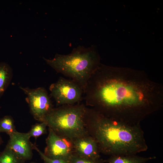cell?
<instances>
[{"label":"cell","mask_w":163,"mask_h":163,"mask_svg":"<svg viewBox=\"0 0 163 163\" xmlns=\"http://www.w3.org/2000/svg\"><path fill=\"white\" fill-rule=\"evenodd\" d=\"M86 104L126 123L140 122L162 107L163 88L144 72L101 63L84 91Z\"/></svg>","instance_id":"obj_1"},{"label":"cell","mask_w":163,"mask_h":163,"mask_svg":"<svg viewBox=\"0 0 163 163\" xmlns=\"http://www.w3.org/2000/svg\"><path fill=\"white\" fill-rule=\"evenodd\" d=\"M84 120L88 133L97 142L100 153L110 156L135 155L148 149L140 124L119 121L86 107Z\"/></svg>","instance_id":"obj_2"},{"label":"cell","mask_w":163,"mask_h":163,"mask_svg":"<svg viewBox=\"0 0 163 163\" xmlns=\"http://www.w3.org/2000/svg\"><path fill=\"white\" fill-rule=\"evenodd\" d=\"M43 58L57 72L77 83L83 91L90 77L101 63L100 56L94 45L88 48L80 46L69 54H56L52 59Z\"/></svg>","instance_id":"obj_3"},{"label":"cell","mask_w":163,"mask_h":163,"mask_svg":"<svg viewBox=\"0 0 163 163\" xmlns=\"http://www.w3.org/2000/svg\"><path fill=\"white\" fill-rule=\"evenodd\" d=\"M86 107L84 104H78L53 108L43 122L57 135L72 141L89 135L84 120Z\"/></svg>","instance_id":"obj_4"},{"label":"cell","mask_w":163,"mask_h":163,"mask_svg":"<svg viewBox=\"0 0 163 163\" xmlns=\"http://www.w3.org/2000/svg\"><path fill=\"white\" fill-rule=\"evenodd\" d=\"M49 90L57 106L75 104L83 98L84 91L81 86L72 79L62 77L51 84Z\"/></svg>","instance_id":"obj_5"},{"label":"cell","mask_w":163,"mask_h":163,"mask_svg":"<svg viewBox=\"0 0 163 163\" xmlns=\"http://www.w3.org/2000/svg\"><path fill=\"white\" fill-rule=\"evenodd\" d=\"M20 88L27 95V101L34 118L40 122H43L45 117L53 108L45 88L40 87L31 89L21 86Z\"/></svg>","instance_id":"obj_6"},{"label":"cell","mask_w":163,"mask_h":163,"mask_svg":"<svg viewBox=\"0 0 163 163\" xmlns=\"http://www.w3.org/2000/svg\"><path fill=\"white\" fill-rule=\"evenodd\" d=\"M44 154L52 158L69 161L74 153L72 141L60 136L48 128Z\"/></svg>","instance_id":"obj_7"},{"label":"cell","mask_w":163,"mask_h":163,"mask_svg":"<svg viewBox=\"0 0 163 163\" xmlns=\"http://www.w3.org/2000/svg\"><path fill=\"white\" fill-rule=\"evenodd\" d=\"M6 146L13 151L24 161L30 160L33 157V144L30 141L28 133L16 131L10 135Z\"/></svg>","instance_id":"obj_8"},{"label":"cell","mask_w":163,"mask_h":163,"mask_svg":"<svg viewBox=\"0 0 163 163\" xmlns=\"http://www.w3.org/2000/svg\"><path fill=\"white\" fill-rule=\"evenodd\" d=\"M72 142L74 153L76 154L90 159L100 158L97 143L89 135L77 138Z\"/></svg>","instance_id":"obj_9"},{"label":"cell","mask_w":163,"mask_h":163,"mask_svg":"<svg viewBox=\"0 0 163 163\" xmlns=\"http://www.w3.org/2000/svg\"><path fill=\"white\" fill-rule=\"evenodd\" d=\"M12 69L5 62H0V98L9 86L13 77Z\"/></svg>","instance_id":"obj_10"},{"label":"cell","mask_w":163,"mask_h":163,"mask_svg":"<svg viewBox=\"0 0 163 163\" xmlns=\"http://www.w3.org/2000/svg\"><path fill=\"white\" fill-rule=\"evenodd\" d=\"M155 157H144L135 155H114L110 157L105 162L107 163H146L155 159Z\"/></svg>","instance_id":"obj_11"},{"label":"cell","mask_w":163,"mask_h":163,"mask_svg":"<svg viewBox=\"0 0 163 163\" xmlns=\"http://www.w3.org/2000/svg\"><path fill=\"white\" fill-rule=\"evenodd\" d=\"M25 161L6 146L0 153V163H24Z\"/></svg>","instance_id":"obj_12"},{"label":"cell","mask_w":163,"mask_h":163,"mask_svg":"<svg viewBox=\"0 0 163 163\" xmlns=\"http://www.w3.org/2000/svg\"><path fill=\"white\" fill-rule=\"evenodd\" d=\"M17 131L12 117L6 115L0 119V133H5L10 136Z\"/></svg>","instance_id":"obj_13"},{"label":"cell","mask_w":163,"mask_h":163,"mask_svg":"<svg viewBox=\"0 0 163 163\" xmlns=\"http://www.w3.org/2000/svg\"><path fill=\"white\" fill-rule=\"evenodd\" d=\"M47 126L44 122L37 123L32 126L28 133L30 137H34L36 139L39 137L46 133Z\"/></svg>","instance_id":"obj_14"},{"label":"cell","mask_w":163,"mask_h":163,"mask_svg":"<svg viewBox=\"0 0 163 163\" xmlns=\"http://www.w3.org/2000/svg\"><path fill=\"white\" fill-rule=\"evenodd\" d=\"M105 160L100 158L92 159L79 156L74 153L69 161V163H104Z\"/></svg>","instance_id":"obj_15"},{"label":"cell","mask_w":163,"mask_h":163,"mask_svg":"<svg viewBox=\"0 0 163 163\" xmlns=\"http://www.w3.org/2000/svg\"><path fill=\"white\" fill-rule=\"evenodd\" d=\"M33 149L35 150L39 153L44 163H69V161L64 160L50 158L46 156L40 150L35 144H33Z\"/></svg>","instance_id":"obj_16"},{"label":"cell","mask_w":163,"mask_h":163,"mask_svg":"<svg viewBox=\"0 0 163 163\" xmlns=\"http://www.w3.org/2000/svg\"><path fill=\"white\" fill-rule=\"evenodd\" d=\"M3 142V141H2V137L0 134V145Z\"/></svg>","instance_id":"obj_17"},{"label":"cell","mask_w":163,"mask_h":163,"mask_svg":"<svg viewBox=\"0 0 163 163\" xmlns=\"http://www.w3.org/2000/svg\"><path fill=\"white\" fill-rule=\"evenodd\" d=\"M30 163H37L34 162H30Z\"/></svg>","instance_id":"obj_18"}]
</instances>
